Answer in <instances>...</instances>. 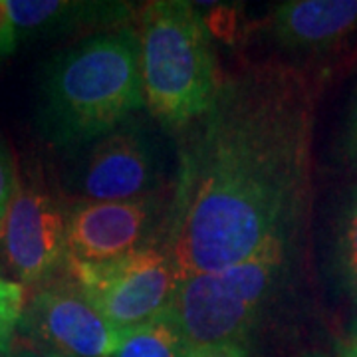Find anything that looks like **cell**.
<instances>
[{
  "label": "cell",
  "instance_id": "16",
  "mask_svg": "<svg viewBox=\"0 0 357 357\" xmlns=\"http://www.w3.org/2000/svg\"><path fill=\"white\" fill-rule=\"evenodd\" d=\"M16 44H18V34L6 8V0H0V56L13 54L16 50Z\"/></svg>",
  "mask_w": 357,
  "mask_h": 357
},
{
  "label": "cell",
  "instance_id": "17",
  "mask_svg": "<svg viewBox=\"0 0 357 357\" xmlns=\"http://www.w3.org/2000/svg\"><path fill=\"white\" fill-rule=\"evenodd\" d=\"M189 357H248L243 345L234 344H218L204 345V347H195Z\"/></svg>",
  "mask_w": 357,
  "mask_h": 357
},
{
  "label": "cell",
  "instance_id": "9",
  "mask_svg": "<svg viewBox=\"0 0 357 357\" xmlns=\"http://www.w3.org/2000/svg\"><path fill=\"white\" fill-rule=\"evenodd\" d=\"M0 243L8 266L26 286H42L68 266L66 215L48 192L18 175Z\"/></svg>",
  "mask_w": 357,
  "mask_h": 357
},
{
  "label": "cell",
  "instance_id": "7",
  "mask_svg": "<svg viewBox=\"0 0 357 357\" xmlns=\"http://www.w3.org/2000/svg\"><path fill=\"white\" fill-rule=\"evenodd\" d=\"M159 145L135 115L86 147L72 175L82 201H131L157 192Z\"/></svg>",
  "mask_w": 357,
  "mask_h": 357
},
{
  "label": "cell",
  "instance_id": "3",
  "mask_svg": "<svg viewBox=\"0 0 357 357\" xmlns=\"http://www.w3.org/2000/svg\"><path fill=\"white\" fill-rule=\"evenodd\" d=\"M145 107L178 135L208 109L220 72L203 13L185 0H153L139 14Z\"/></svg>",
  "mask_w": 357,
  "mask_h": 357
},
{
  "label": "cell",
  "instance_id": "20",
  "mask_svg": "<svg viewBox=\"0 0 357 357\" xmlns=\"http://www.w3.org/2000/svg\"><path fill=\"white\" fill-rule=\"evenodd\" d=\"M342 357H357V324L356 328L351 330V333H349L347 342H345Z\"/></svg>",
  "mask_w": 357,
  "mask_h": 357
},
{
  "label": "cell",
  "instance_id": "15",
  "mask_svg": "<svg viewBox=\"0 0 357 357\" xmlns=\"http://www.w3.org/2000/svg\"><path fill=\"white\" fill-rule=\"evenodd\" d=\"M14 187H16V171H14L13 159L8 151L0 145V234H2L8 204L13 201Z\"/></svg>",
  "mask_w": 357,
  "mask_h": 357
},
{
  "label": "cell",
  "instance_id": "4",
  "mask_svg": "<svg viewBox=\"0 0 357 357\" xmlns=\"http://www.w3.org/2000/svg\"><path fill=\"white\" fill-rule=\"evenodd\" d=\"M296 256L264 252L234 266L192 274L178 282L165 314L191 349L243 345L290 278Z\"/></svg>",
  "mask_w": 357,
  "mask_h": 357
},
{
  "label": "cell",
  "instance_id": "10",
  "mask_svg": "<svg viewBox=\"0 0 357 357\" xmlns=\"http://www.w3.org/2000/svg\"><path fill=\"white\" fill-rule=\"evenodd\" d=\"M268 38L290 54L333 50L357 32V0H290L268 14Z\"/></svg>",
  "mask_w": 357,
  "mask_h": 357
},
{
  "label": "cell",
  "instance_id": "22",
  "mask_svg": "<svg viewBox=\"0 0 357 357\" xmlns=\"http://www.w3.org/2000/svg\"><path fill=\"white\" fill-rule=\"evenodd\" d=\"M356 294H357V284H356Z\"/></svg>",
  "mask_w": 357,
  "mask_h": 357
},
{
  "label": "cell",
  "instance_id": "8",
  "mask_svg": "<svg viewBox=\"0 0 357 357\" xmlns=\"http://www.w3.org/2000/svg\"><path fill=\"white\" fill-rule=\"evenodd\" d=\"M159 192L131 201H79L66 215L68 264L91 266L153 244L163 220Z\"/></svg>",
  "mask_w": 357,
  "mask_h": 357
},
{
  "label": "cell",
  "instance_id": "11",
  "mask_svg": "<svg viewBox=\"0 0 357 357\" xmlns=\"http://www.w3.org/2000/svg\"><path fill=\"white\" fill-rule=\"evenodd\" d=\"M6 8L18 40L42 34H64L82 28L117 30L123 28L131 16V4L126 2L6 0Z\"/></svg>",
  "mask_w": 357,
  "mask_h": 357
},
{
  "label": "cell",
  "instance_id": "13",
  "mask_svg": "<svg viewBox=\"0 0 357 357\" xmlns=\"http://www.w3.org/2000/svg\"><path fill=\"white\" fill-rule=\"evenodd\" d=\"M335 264L351 288L357 284V187L345 203L335 230Z\"/></svg>",
  "mask_w": 357,
  "mask_h": 357
},
{
  "label": "cell",
  "instance_id": "1",
  "mask_svg": "<svg viewBox=\"0 0 357 357\" xmlns=\"http://www.w3.org/2000/svg\"><path fill=\"white\" fill-rule=\"evenodd\" d=\"M310 77L262 60L220 76L213 103L177 135L157 244L178 282L264 252L298 255L310 204Z\"/></svg>",
  "mask_w": 357,
  "mask_h": 357
},
{
  "label": "cell",
  "instance_id": "14",
  "mask_svg": "<svg viewBox=\"0 0 357 357\" xmlns=\"http://www.w3.org/2000/svg\"><path fill=\"white\" fill-rule=\"evenodd\" d=\"M26 307L24 286L0 278V351H10Z\"/></svg>",
  "mask_w": 357,
  "mask_h": 357
},
{
  "label": "cell",
  "instance_id": "5",
  "mask_svg": "<svg viewBox=\"0 0 357 357\" xmlns=\"http://www.w3.org/2000/svg\"><path fill=\"white\" fill-rule=\"evenodd\" d=\"M66 268L121 335L161 316L178 286L169 256L155 243L103 264Z\"/></svg>",
  "mask_w": 357,
  "mask_h": 357
},
{
  "label": "cell",
  "instance_id": "21",
  "mask_svg": "<svg viewBox=\"0 0 357 357\" xmlns=\"http://www.w3.org/2000/svg\"><path fill=\"white\" fill-rule=\"evenodd\" d=\"M0 357H13V351H0Z\"/></svg>",
  "mask_w": 357,
  "mask_h": 357
},
{
  "label": "cell",
  "instance_id": "6",
  "mask_svg": "<svg viewBox=\"0 0 357 357\" xmlns=\"http://www.w3.org/2000/svg\"><path fill=\"white\" fill-rule=\"evenodd\" d=\"M18 330L52 357H112L121 340L70 272L40 286Z\"/></svg>",
  "mask_w": 357,
  "mask_h": 357
},
{
  "label": "cell",
  "instance_id": "2",
  "mask_svg": "<svg viewBox=\"0 0 357 357\" xmlns=\"http://www.w3.org/2000/svg\"><path fill=\"white\" fill-rule=\"evenodd\" d=\"M143 107L139 36L131 26L82 40L42 70L38 126L56 147H88Z\"/></svg>",
  "mask_w": 357,
  "mask_h": 357
},
{
  "label": "cell",
  "instance_id": "12",
  "mask_svg": "<svg viewBox=\"0 0 357 357\" xmlns=\"http://www.w3.org/2000/svg\"><path fill=\"white\" fill-rule=\"evenodd\" d=\"M191 345L165 312L153 321L121 335L112 357H189Z\"/></svg>",
  "mask_w": 357,
  "mask_h": 357
},
{
  "label": "cell",
  "instance_id": "19",
  "mask_svg": "<svg viewBox=\"0 0 357 357\" xmlns=\"http://www.w3.org/2000/svg\"><path fill=\"white\" fill-rule=\"evenodd\" d=\"M10 351H13V357H52L50 354H46L44 349H40L38 345L28 342L26 337L16 340Z\"/></svg>",
  "mask_w": 357,
  "mask_h": 357
},
{
  "label": "cell",
  "instance_id": "18",
  "mask_svg": "<svg viewBox=\"0 0 357 357\" xmlns=\"http://www.w3.org/2000/svg\"><path fill=\"white\" fill-rule=\"evenodd\" d=\"M345 153L351 161H357V98L354 103V109L349 115V126L345 133Z\"/></svg>",
  "mask_w": 357,
  "mask_h": 357
}]
</instances>
